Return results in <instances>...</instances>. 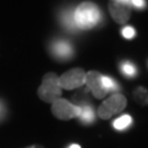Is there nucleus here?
Returning <instances> with one entry per match:
<instances>
[{"mask_svg": "<svg viewBox=\"0 0 148 148\" xmlns=\"http://www.w3.org/2000/svg\"><path fill=\"white\" fill-rule=\"evenodd\" d=\"M74 18L78 30H90L100 23L102 14L95 3L86 1L76 7Z\"/></svg>", "mask_w": 148, "mask_h": 148, "instance_id": "1", "label": "nucleus"}, {"mask_svg": "<svg viewBox=\"0 0 148 148\" xmlns=\"http://www.w3.org/2000/svg\"><path fill=\"white\" fill-rule=\"evenodd\" d=\"M63 89L59 85V76L55 73H47L44 75L42 84L37 89V95L46 103H54L62 98Z\"/></svg>", "mask_w": 148, "mask_h": 148, "instance_id": "2", "label": "nucleus"}, {"mask_svg": "<svg viewBox=\"0 0 148 148\" xmlns=\"http://www.w3.org/2000/svg\"><path fill=\"white\" fill-rule=\"evenodd\" d=\"M127 104L126 98L121 93H114L109 97L98 108V115L102 120H109L114 114L122 112Z\"/></svg>", "mask_w": 148, "mask_h": 148, "instance_id": "3", "label": "nucleus"}, {"mask_svg": "<svg viewBox=\"0 0 148 148\" xmlns=\"http://www.w3.org/2000/svg\"><path fill=\"white\" fill-rule=\"evenodd\" d=\"M51 111L56 119L62 120V121H68L71 119L79 117L80 113H81V108L69 102L66 99L60 98L55 101L54 103H52Z\"/></svg>", "mask_w": 148, "mask_h": 148, "instance_id": "4", "label": "nucleus"}, {"mask_svg": "<svg viewBox=\"0 0 148 148\" xmlns=\"http://www.w3.org/2000/svg\"><path fill=\"white\" fill-rule=\"evenodd\" d=\"M87 73L82 68H73L59 76V85L62 89L74 90L86 85Z\"/></svg>", "mask_w": 148, "mask_h": 148, "instance_id": "5", "label": "nucleus"}, {"mask_svg": "<svg viewBox=\"0 0 148 148\" xmlns=\"http://www.w3.org/2000/svg\"><path fill=\"white\" fill-rule=\"evenodd\" d=\"M86 87L97 99H103L109 93V91L102 84V75L95 70H90L87 73Z\"/></svg>", "mask_w": 148, "mask_h": 148, "instance_id": "6", "label": "nucleus"}, {"mask_svg": "<svg viewBox=\"0 0 148 148\" xmlns=\"http://www.w3.org/2000/svg\"><path fill=\"white\" fill-rule=\"evenodd\" d=\"M131 5L125 2H120L116 0H111L109 3V12L112 19L116 23H126L131 18Z\"/></svg>", "mask_w": 148, "mask_h": 148, "instance_id": "7", "label": "nucleus"}, {"mask_svg": "<svg viewBox=\"0 0 148 148\" xmlns=\"http://www.w3.org/2000/svg\"><path fill=\"white\" fill-rule=\"evenodd\" d=\"M52 52L54 53V55L58 58H64L67 59L69 58L71 55H73V46L71 44L67 41H64V40H60V41H56V42L53 44L52 46Z\"/></svg>", "mask_w": 148, "mask_h": 148, "instance_id": "8", "label": "nucleus"}, {"mask_svg": "<svg viewBox=\"0 0 148 148\" xmlns=\"http://www.w3.org/2000/svg\"><path fill=\"white\" fill-rule=\"evenodd\" d=\"M62 24L66 27L67 30L71 32H75L78 30V27L76 25L74 18V10L71 9H67L62 13Z\"/></svg>", "mask_w": 148, "mask_h": 148, "instance_id": "9", "label": "nucleus"}, {"mask_svg": "<svg viewBox=\"0 0 148 148\" xmlns=\"http://www.w3.org/2000/svg\"><path fill=\"white\" fill-rule=\"evenodd\" d=\"M80 108H81V113H80L79 115V119L81 120L82 123L89 124V123H92V122L95 121V113L91 106H88V104H84Z\"/></svg>", "mask_w": 148, "mask_h": 148, "instance_id": "10", "label": "nucleus"}, {"mask_svg": "<svg viewBox=\"0 0 148 148\" xmlns=\"http://www.w3.org/2000/svg\"><path fill=\"white\" fill-rule=\"evenodd\" d=\"M134 100L140 106H148V90L144 87H138L134 90Z\"/></svg>", "mask_w": 148, "mask_h": 148, "instance_id": "11", "label": "nucleus"}, {"mask_svg": "<svg viewBox=\"0 0 148 148\" xmlns=\"http://www.w3.org/2000/svg\"><path fill=\"white\" fill-rule=\"evenodd\" d=\"M132 121H133L132 116H130L127 114L122 115V116H120L119 119H116L115 121L113 122V127L116 131H123V130H125L126 127H128L132 124Z\"/></svg>", "mask_w": 148, "mask_h": 148, "instance_id": "12", "label": "nucleus"}, {"mask_svg": "<svg viewBox=\"0 0 148 148\" xmlns=\"http://www.w3.org/2000/svg\"><path fill=\"white\" fill-rule=\"evenodd\" d=\"M121 71L128 78L130 77H135L137 74L136 67L131 62H123L121 65Z\"/></svg>", "mask_w": 148, "mask_h": 148, "instance_id": "13", "label": "nucleus"}, {"mask_svg": "<svg viewBox=\"0 0 148 148\" xmlns=\"http://www.w3.org/2000/svg\"><path fill=\"white\" fill-rule=\"evenodd\" d=\"M102 84H103L104 88H106L109 92H110V91H113V90L119 89L116 82L112 79V78L108 77V76H102Z\"/></svg>", "mask_w": 148, "mask_h": 148, "instance_id": "14", "label": "nucleus"}, {"mask_svg": "<svg viewBox=\"0 0 148 148\" xmlns=\"http://www.w3.org/2000/svg\"><path fill=\"white\" fill-rule=\"evenodd\" d=\"M122 35L125 37V38H127V40H131V38H133V37L135 36V34H136V32H135V30H134V27H123V30L121 31Z\"/></svg>", "mask_w": 148, "mask_h": 148, "instance_id": "15", "label": "nucleus"}, {"mask_svg": "<svg viewBox=\"0 0 148 148\" xmlns=\"http://www.w3.org/2000/svg\"><path fill=\"white\" fill-rule=\"evenodd\" d=\"M130 3H132L137 9H144L146 7V1L145 0H131Z\"/></svg>", "mask_w": 148, "mask_h": 148, "instance_id": "16", "label": "nucleus"}, {"mask_svg": "<svg viewBox=\"0 0 148 148\" xmlns=\"http://www.w3.org/2000/svg\"><path fill=\"white\" fill-rule=\"evenodd\" d=\"M24 148H44L42 146V145H30V146H27V147H24Z\"/></svg>", "mask_w": 148, "mask_h": 148, "instance_id": "17", "label": "nucleus"}, {"mask_svg": "<svg viewBox=\"0 0 148 148\" xmlns=\"http://www.w3.org/2000/svg\"><path fill=\"white\" fill-rule=\"evenodd\" d=\"M68 148H81V147H80V145H77V144H74V145H71V146H69Z\"/></svg>", "mask_w": 148, "mask_h": 148, "instance_id": "18", "label": "nucleus"}, {"mask_svg": "<svg viewBox=\"0 0 148 148\" xmlns=\"http://www.w3.org/2000/svg\"><path fill=\"white\" fill-rule=\"evenodd\" d=\"M116 1H120V2H125V3H130L131 0H116ZM131 5V3H130Z\"/></svg>", "mask_w": 148, "mask_h": 148, "instance_id": "19", "label": "nucleus"}]
</instances>
